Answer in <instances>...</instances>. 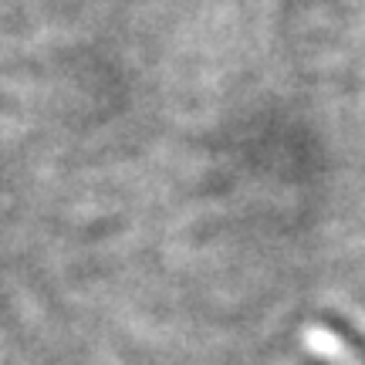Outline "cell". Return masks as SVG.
<instances>
[{
    "instance_id": "obj_1",
    "label": "cell",
    "mask_w": 365,
    "mask_h": 365,
    "mask_svg": "<svg viewBox=\"0 0 365 365\" xmlns=\"http://www.w3.org/2000/svg\"><path fill=\"white\" fill-rule=\"evenodd\" d=\"M322 325H325L328 331H331V335H335V339H339L341 345L365 365V331L362 328L355 325V322H349V318H341V314H325Z\"/></svg>"
}]
</instances>
